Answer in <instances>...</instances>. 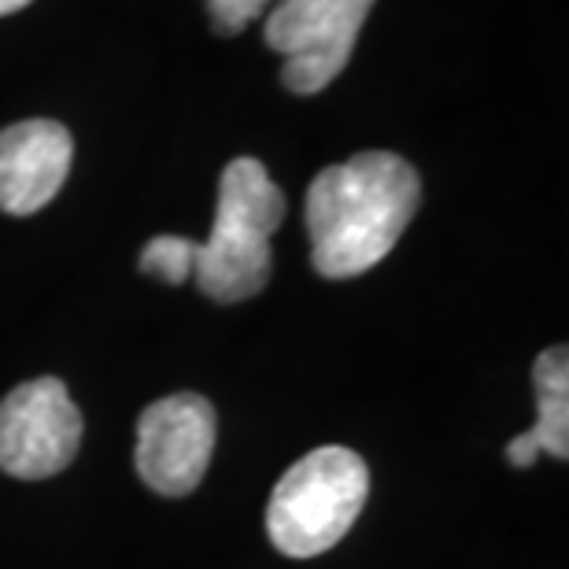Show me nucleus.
Here are the masks:
<instances>
[{"mask_svg":"<svg viewBox=\"0 0 569 569\" xmlns=\"http://www.w3.org/2000/svg\"><path fill=\"white\" fill-rule=\"evenodd\" d=\"M422 203V178L396 152H359L318 170L307 189L311 267L322 278H359L392 252Z\"/></svg>","mask_w":569,"mask_h":569,"instance_id":"nucleus-1","label":"nucleus"},{"mask_svg":"<svg viewBox=\"0 0 569 569\" xmlns=\"http://www.w3.org/2000/svg\"><path fill=\"white\" fill-rule=\"evenodd\" d=\"M284 219V197L270 181L267 167L252 156L233 159L219 178V208L211 237L197 244L200 292L214 303H241L267 289L270 281V237Z\"/></svg>","mask_w":569,"mask_h":569,"instance_id":"nucleus-2","label":"nucleus"},{"mask_svg":"<svg viewBox=\"0 0 569 569\" xmlns=\"http://www.w3.org/2000/svg\"><path fill=\"white\" fill-rule=\"evenodd\" d=\"M367 496L370 470L362 455L340 443L307 451L281 473L270 496V543L289 559H318L348 537L367 507Z\"/></svg>","mask_w":569,"mask_h":569,"instance_id":"nucleus-3","label":"nucleus"},{"mask_svg":"<svg viewBox=\"0 0 569 569\" xmlns=\"http://www.w3.org/2000/svg\"><path fill=\"white\" fill-rule=\"evenodd\" d=\"M378 0H278L267 16V44L284 56L281 86L311 97L345 71L359 30Z\"/></svg>","mask_w":569,"mask_h":569,"instance_id":"nucleus-4","label":"nucleus"},{"mask_svg":"<svg viewBox=\"0 0 569 569\" xmlns=\"http://www.w3.org/2000/svg\"><path fill=\"white\" fill-rule=\"evenodd\" d=\"M82 411L60 378L22 381L0 403V470L19 481L60 473L82 448Z\"/></svg>","mask_w":569,"mask_h":569,"instance_id":"nucleus-5","label":"nucleus"},{"mask_svg":"<svg viewBox=\"0 0 569 569\" xmlns=\"http://www.w3.org/2000/svg\"><path fill=\"white\" fill-rule=\"evenodd\" d=\"M214 440H219V415L211 400L197 392H174L141 411L133 462L152 492L189 496L208 473Z\"/></svg>","mask_w":569,"mask_h":569,"instance_id":"nucleus-6","label":"nucleus"},{"mask_svg":"<svg viewBox=\"0 0 569 569\" xmlns=\"http://www.w3.org/2000/svg\"><path fill=\"white\" fill-rule=\"evenodd\" d=\"M74 141L56 119H22L0 130V211L33 214L71 174Z\"/></svg>","mask_w":569,"mask_h":569,"instance_id":"nucleus-7","label":"nucleus"},{"mask_svg":"<svg viewBox=\"0 0 569 569\" xmlns=\"http://www.w3.org/2000/svg\"><path fill=\"white\" fill-rule=\"evenodd\" d=\"M537 385V426L529 437L551 459H569V351L562 345L548 348L532 367Z\"/></svg>","mask_w":569,"mask_h":569,"instance_id":"nucleus-8","label":"nucleus"},{"mask_svg":"<svg viewBox=\"0 0 569 569\" xmlns=\"http://www.w3.org/2000/svg\"><path fill=\"white\" fill-rule=\"evenodd\" d=\"M192 263H197V241L174 233L152 237L141 252V274H152L167 284H181L192 278Z\"/></svg>","mask_w":569,"mask_h":569,"instance_id":"nucleus-9","label":"nucleus"},{"mask_svg":"<svg viewBox=\"0 0 569 569\" xmlns=\"http://www.w3.org/2000/svg\"><path fill=\"white\" fill-rule=\"evenodd\" d=\"M267 8H270V0H208L214 30L226 33V38L241 33L248 22H256Z\"/></svg>","mask_w":569,"mask_h":569,"instance_id":"nucleus-10","label":"nucleus"},{"mask_svg":"<svg viewBox=\"0 0 569 569\" xmlns=\"http://www.w3.org/2000/svg\"><path fill=\"white\" fill-rule=\"evenodd\" d=\"M507 459L521 466V470H529V466H537L540 459V448H537V440L529 437V432H521V437H515L507 443Z\"/></svg>","mask_w":569,"mask_h":569,"instance_id":"nucleus-11","label":"nucleus"},{"mask_svg":"<svg viewBox=\"0 0 569 569\" xmlns=\"http://www.w3.org/2000/svg\"><path fill=\"white\" fill-rule=\"evenodd\" d=\"M30 0H0V16H11V11H22Z\"/></svg>","mask_w":569,"mask_h":569,"instance_id":"nucleus-12","label":"nucleus"}]
</instances>
